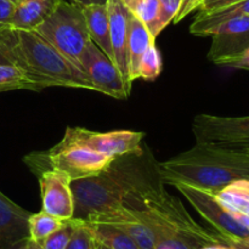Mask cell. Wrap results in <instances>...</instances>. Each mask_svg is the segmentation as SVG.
<instances>
[{"label": "cell", "mask_w": 249, "mask_h": 249, "mask_svg": "<svg viewBox=\"0 0 249 249\" xmlns=\"http://www.w3.org/2000/svg\"><path fill=\"white\" fill-rule=\"evenodd\" d=\"M123 204L151 229L156 249H198L223 243L218 232L197 223L184 203L165 190L160 174L136 185Z\"/></svg>", "instance_id": "cell-1"}, {"label": "cell", "mask_w": 249, "mask_h": 249, "mask_svg": "<svg viewBox=\"0 0 249 249\" xmlns=\"http://www.w3.org/2000/svg\"><path fill=\"white\" fill-rule=\"evenodd\" d=\"M0 53L43 89L65 87L94 90L84 73L34 29L1 27Z\"/></svg>", "instance_id": "cell-2"}, {"label": "cell", "mask_w": 249, "mask_h": 249, "mask_svg": "<svg viewBox=\"0 0 249 249\" xmlns=\"http://www.w3.org/2000/svg\"><path fill=\"white\" fill-rule=\"evenodd\" d=\"M164 184L186 182L218 192L230 182L249 179V158L238 148L196 142L194 147L157 164Z\"/></svg>", "instance_id": "cell-3"}, {"label": "cell", "mask_w": 249, "mask_h": 249, "mask_svg": "<svg viewBox=\"0 0 249 249\" xmlns=\"http://www.w3.org/2000/svg\"><path fill=\"white\" fill-rule=\"evenodd\" d=\"M142 157L143 151L117 157L99 174L72 180L73 218L85 221L90 216L123 206L128 192L153 175L147 164L140 162Z\"/></svg>", "instance_id": "cell-4"}, {"label": "cell", "mask_w": 249, "mask_h": 249, "mask_svg": "<svg viewBox=\"0 0 249 249\" xmlns=\"http://www.w3.org/2000/svg\"><path fill=\"white\" fill-rule=\"evenodd\" d=\"M34 31L49 41L66 60L80 68V61L91 41L82 5L61 0L55 11Z\"/></svg>", "instance_id": "cell-5"}, {"label": "cell", "mask_w": 249, "mask_h": 249, "mask_svg": "<svg viewBox=\"0 0 249 249\" xmlns=\"http://www.w3.org/2000/svg\"><path fill=\"white\" fill-rule=\"evenodd\" d=\"M116 160L88 147L78 145L53 146L48 152L32 153L24 158L32 172L38 174L45 169H57L70 175L72 180L96 175L108 168Z\"/></svg>", "instance_id": "cell-6"}, {"label": "cell", "mask_w": 249, "mask_h": 249, "mask_svg": "<svg viewBox=\"0 0 249 249\" xmlns=\"http://www.w3.org/2000/svg\"><path fill=\"white\" fill-rule=\"evenodd\" d=\"M195 211L212 226L221 237L249 240V228L241 224L216 198L215 194L186 182H172Z\"/></svg>", "instance_id": "cell-7"}, {"label": "cell", "mask_w": 249, "mask_h": 249, "mask_svg": "<svg viewBox=\"0 0 249 249\" xmlns=\"http://www.w3.org/2000/svg\"><path fill=\"white\" fill-rule=\"evenodd\" d=\"M145 134L131 130H114L99 133L85 128H67L61 145H78L109 156L122 157L130 153L142 152Z\"/></svg>", "instance_id": "cell-8"}, {"label": "cell", "mask_w": 249, "mask_h": 249, "mask_svg": "<svg viewBox=\"0 0 249 249\" xmlns=\"http://www.w3.org/2000/svg\"><path fill=\"white\" fill-rule=\"evenodd\" d=\"M80 68L94 91L114 99H126L130 95L113 61L94 41H90L83 53Z\"/></svg>", "instance_id": "cell-9"}, {"label": "cell", "mask_w": 249, "mask_h": 249, "mask_svg": "<svg viewBox=\"0 0 249 249\" xmlns=\"http://www.w3.org/2000/svg\"><path fill=\"white\" fill-rule=\"evenodd\" d=\"M196 142L236 146L249 140V116L220 117L198 114L192 121Z\"/></svg>", "instance_id": "cell-10"}, {"label": "cell", "mask_w": 249, "mask_h": 249, "mask_svg": "<svg viewBox=\"0 0 249 249\" xmlns=\"http://www.w3.org/2000/svg\"><path fill=\"white\" fill-rule=\"evenodd\" d=\"M41 211L61 220H70L74 213V201L70 175L57 169H45L38 174Z\"/></svg>", "instance_id": "cell-11"}, {"label": "cell", "mask_w": 249, "mask_h": 249, "mask_svg": "<svg viewBox=\"0 0 249 249\" xmlns=\"http://www.w3.org/2000/svg\"><path fill=\"white\" fill-rule=\"evenodd\" d=\"M208 57L219 66L226 63L249 48V15L229 19L212 31Z\"/></svg>", "instance_id": "cell-12"}, {"label": "cell", "mask_w": 249, "mask_h": 249, "mask_svg": "<svg viewBox=\"0 0 249 249\" xmlns=\"http://www.w3.org/2000/svg\"><path fill=\"white\" fill-rule=\"evenodd\" d=\"M108 11L109 32H111V44L113 50V62L118 68L122 78L124 79L126 88L131 91L130 73H129V56H128V36H129V18L131 11L121 0H107Z\"/></svg>", "instance_id": "cell-13"}, {"label": "cell", "mask_w": 249, "mask_h": 249, "mask_svg": "<svg viewBox=\"0 0 249 249\" xmlns=\"http://www.w3.org/2000/svg\"><path fill=\"white\" fill-rule=\"evenodd\" d=\"M85 221L113 225L130 236L140 249H156V238L151 229L124 204L118 208L106 212V213L90 216Z\"/></svg>", "instance_id": "cell-14"}, {"label": "cell", "mask_w": 249, "mask_h": 249, "mask_svg": "<svg viewBox=\"0 0 249 249\" xmlns=\"http://www.w3.org/2000/svg\"><path fill=\"white\" fill-rule=\"evenodd\" d=\"M29 215L0 191V249H10L29 237Z\"/></svg>", "instance_id": "cell-15"}, {"label": "cell", "mask_w": 249, "mask_h": 249, "mask_svg": "<svg viewBox=\"0 0 249 249\" xmlns=\"http://www.w3.org/2000/svg\"><path fill=\"white\" fill-rule=\"evenodd\" d=\"M61 0H17L9 27L36 29L57 7Z\"/></svg>", "instance_id": "cell-16"}, {"label": "cell", "mask_w": 249, "mask_h": 249, "mask_svg": "<svg viewBox=\"0 0 249 249\" xmlns=\"http://www.w3.org/2000/svg\"><path fill=\"white\" fill-rule=\"evenodd\" d=\"M82 10L85 21H87L88 31H89L91 41H94L113 61V50H112L111 44V32H109L107 6L100 4H87L82 5Z\"/></svg>", "instance_id": "cell-17"}, {"label": "cell", "mask_w": 249, "mask_h": 249, "mask_svg": "<svg viewBox=\"0 0 249 249\" xmlns=\"http://www.w3.org/2000/svg\"><path fill=\"white\" fill-rule=\"evenodd\" d=\"M247 15H249V0H242L240 2L214 10V11L198 12L196 18L190 26V32L194 36H209L212 31L219 24L224 23L229 19L247 16Z\"/></svg>", "instance_id": "cell-18"}, {"label": "cell", "mask_w": 249, "mask_h": 249, "mask_svg": "<svg viewBox=\"0 0 249 249\" xmlns=\"http://www.w3.org/2000/svg\"><path fill=\"white\" fill-rule=\"evenodd\" d=\"M156 39L151 36L147 27L135 16L130 14L129 18V36H128V56H129V73L131 82L139 79V65L141 58L147 51L148 46L153 44Z\"/></svg>", "instance_id": "cell-19"}, {"label": "cell", "mask_w": 249, "mask_h": 249, "mask_svg": "<svg viewBox=\"0 0 249 249\" xmlns=\"http://www.w3.org/2000/svg\"><path fill=\"white\" fill-rule=\"evenodd\" d=\"M214 194L228 211L249 218V179L235 180Z\"/></svg>", "instance_id": "cell-20"}, {"label": "cell", "mask_w": 249, "mask_h": 249, "mask_svg": "<svg viewBox=\"0 0 249 249\" xmlns=\"http://www.w3.org/2000/svg\"><path fill=\"white\" fill-rule=\"evenodd\" d=\"M87 225L91 230L95 241L109 249H140L130 236L116 226L105 223H87Z\"/></svg>", "instance_id": "cell-21"}, {"label": "cell", "mask_w": 249, "mask_h": 249, "mask_svg": "<svg viewBox=\"0 0 249 249\" xmlns=\"http://www.w3.org/2000/svg\"><path fill=\"white\" fill-rule=\"evenodd\" d=\"M11 90L40 91L43 88L29 78L21 68L12 65H0V92Z\"/></svg>", "instance_id": "cell-22"}, {"label": "cell", "mask_w": 249, "mask_h": 249, "mask_svg": "<svg viewBox=\"0 0 249 249\" xmlns=\"http://www.w3.org/2000/svg\"><path fill=\"white\" fill-rule=\"evenodd\" d=\"M66 220L55 218L46 212L41 211L36 214H31L28 219L29 238L40 242L65 224Z\"/></svg>", "instance_id": "cell-23"}, {"label": "cell", "mask_w": 249, "mask_h": 249, "mask_svg": "<svg viewBox=\"0 0 249 249\" xmlns=\"http://www.w3.org/2000/svg\"><path fill=\"white\" fill-rule=\"evenodd\" d=\"M128 9L147 27L153 39L157 38L156 24H157L158 14H160V1L158 0H131Z\"/></svg>", "instance_id": "cell-24"}, {"label": "cell", "mask_w": 249, "mask_h": 249, "mask_svg": "<svg viewBox=\"0 0 249 249\" xmlns=\"http://www.w3.org/2000/svg\"><path fill=\"white\" fill-rule=\"evenodd\" d=\"M162 56H160V50L155 43L151 44L139 65V78L145 80L157 79L162 72Z\"/></svg>", "instance_id": "cell-25"}, {"label": "cell", "mask_w": 249, "mask_h": 249, "mask_svg": "<svg viewBox=\"0 0 249 249\" xmlns=\"http://www.w3.org/2000/svg\"><path fill=\"white\" fill-rule=\"evenodd\" d=\"M77 221V219L74 218L66 220L65 224L60 229H57L55 232H53L48 237L44 238L43 241L38 242L41 249H65L73 231H74Z\"/></svg>", "instance_id": "cell-26"}, {"label": "cell", "mask_w": 249, "mask_h": 249, "mask_svg": "<svg viewBox=\"0 0 249 249\" xmlns=\"http://www.w3.org/2000/svg\"><path fill=\"white\" fill-rule=\"evenodd\" d=\"M65 249H95V238L85 221H77L74 231Z\"/></svg>", "instance_id": "cell-27"}, {"label": "cell", "mask_w": 249, "mask_h": 249, "mask_svg": "<svg viewBox=\"0 0 249 249\" xmlns=\"http://www.w3.org/2000/svg\"><path fill=\"white\" fill-rule=\"evenodd\" d=\"M160 1V14H158L157 24H156V36L168 26L185 4V0H158Z\"/></svg>", "instance_id": "cell-28"}, {"label": "cell", "mask_w": 249, "mask_h": 249, "mask_svg": "<svg viewBox=\"0 0 249 249\" xmlns=\"http://www.w3.org/2000/svg\"><path fill=\"white\" fill-rule=\"evenodd\" d=\"M240 1L242 0H199L195 10H198L199 12H209Z\"/></svg>", "instance_id": "cell-29"}, {"label": "cell", "mask_w": 249, "mask_h": 249, "mask_svg": "<svg viewBox=\"0 0 249 249\" xmlns=\"http://www.w3.org/2000/svg\"><path fill=\"white\" fill-rule=\"evenodd\" d=\"M15 6H16V1L14 0H0V28L10 23Z\"/></svg>", "instance_id": "cell-30"}, {"label": "cell", "mask_w": 249, "mask_h": 249, "mask_svg": "<svg viewBox=\"0 0 249 249\" xmlns=\"http://www.w3.org/2000/svg\"><path fill=\"white\" fill-rule=\"evenodd\" d=\"M225 66L233 68H241V70H249V48L246 49L243 53L229 61Z\"/></svg>", "instance_id": "cell-31"}, {"label": "cell", "mask_w": 249, "mask_h": 249, "mask_svg": "<svg viewBox=\"0 0 249 249\" xmlns=\"http://www.w3.org/2000/svg\"><path fill=\"white\" fill-rule=\"evenodd\" d=\"M220 238L221 242L224 245H228L231 249H249V240H233V238H226L221 236Z\"/></svg>", "instance_id": "cell-32"}, {"label": "cell", "mask_w": 249, "mask_h": 249, "mask_svg": "<svg viewBox=\"0 0 249 249\" xmlns=\"http://www.w3.org/2000/svg\"><path fill=\"white\" fill-rule=\"evenodd\" d=\"M197 0H189V1L186 2V4L182 5V7L180 9L179 14L177 15V17L174 18V22H179L181 21L182 18H185V17L187 16V15H190L192 12V7H194L195 2H196Z\"/></svg>", "instance_id": "cell-33"}, {"label": "cell", "mask_w": 249, "mask_h": 249, "mask_svg": "<svg viewBox=\"0 0 249 249\" xmlns=\"http://www.w3.org/2000/svg\"><path fill=\"white\" fill-rule=\"evenodd\" d=\"M10 249H41V247L38 242L28 237L26 240L21 241V242L16 243L15 246H12Z\"/></svg>", "instance_id": "cell-34"}, {"label": "cell", "mask_w": 249, "mask_h": 249, "mask_svg": "<svg viewBox=\"0 0 249 249\" xmlns=\"http://www.w3.org/2000/svg\"><path fill=\"white\" fill-rule=\"evenodd\" d=\"M198 249H231L228 245H224V243H212V245H206L203 247Z\"/></svg>", "instance_id": "cell-35"}, {"label": "cell", "mask_w": 249, "mask_h": 249, "mask_svg": "<svg viewBox=\"0 0 249 249\" xmlns=\"http://www.w3.org/2000/svg\"><path fill=\"white\" fill-rule=\"evenodd\" d=\"M71 2H74V4H79V5H87L90 4V0H68Z\"/></svg>", "instance_id": "cell-36"}, {"label": "cell", "mask_w": 249, "mask_h": 249, "mask_svg": "<svg viewBox=\"0 0 249 249\" xmlns=\"http://www.w3.org/2000/svg\"><path fill=\"white\" fill-rule=\"evenodd\" d=\"M0 65H11V63L7 61V58L5 57L1 53H0Z\"/></svg>", "instance_id": "cell-37"}, {"label": "cell", "mask_w": 249, "mask_h": 249, "mask_svg": "<svg viewBox=\"0 0 249 249\" xmlns=\"http://www.w3.org/2000/svg\"><path fill=\"white\" fill-rule=\"evenodd\" d=\"M229 147H249V140L245 141V142H242V143H238V145H236V146H229Z\"/></svg>", "instance_id": "cell-38"}, {"label": "cell", "mask_w": 249, "mask_h": 249, "mask_svg": "<svg viewBox=\"0 0 249 249\" xmlns=\"http://www.w3.org/2000/svg\"><path fill=\"white\" fill-rule=\"evenodd\" d=\"M95 249H109L108 247H106L105 245H102V243L97 242V241H95Z\"/></svg>", "instance_id": "cell-39"}, {"label": "cell", "mask_w": 249, "mask_h": 249, "mask_svg": "<svg viewBox=\"0 0 249 249\" xmlns=\"http://www.w3.org/2000/svg\"><path fill=\"white\" fill-rule=\"evenodd\" d=\"M235 148H238V150L242 151L243 155H245L246 157L249 158V147H235Z\"/></svg>", "instance_id": "cell-40"}, {"label": "cell", "mask_w": 249, "mask_h": 249, "mask_svg": "<svg viewBox=\"0 0 249 249\" xmlns=\"http://www.w3.org/2000/svg\"><path fill=\"white\" fill-rule=\"evenodd\" d=\"M107 0H90V4H100V5H106Z\"/></svg>", "instance_id": "cell-41"}, {"label": "cell", "mask_w": 249, "mask_h": 249, "mask_svg": "<svg viewBox=\"0 0 249 249\" xmlns=\"http://www.w3.org/2000/svg\"><path fill=\"white\" fill-rule=\"evenodd\" d=\"M122 2H123L124 5H126V6H129V4H130V1L131 0H121Z\"/></svg>", "instance_id": "cell-42"}, {"label": "cell", "mask_w": 249, "mask_h": 249, "mask_svg": "<svg viewBox=\"0 0 249 249\" xmlns=\"http://www.w3.org/2000/svg\"><path fill=\"white\" fill-rule=\"evenodd\" d=\"M198 1H199V0H197V1H196V2H195L194 7H192V11H195V7H196V5H197V4H198Z\"/></svg>", "instance_id": "cell-43"}, {"label": "cell", "mask_w": 249, "mask_h": 249, "mask_svg": "<svg viewBox=\"0 0 249 249\" xmlns=\"http://www.w3.org/2000/svg\"><path fill=\"white\" fill-rule=\"evenodd\" d=\"M187 1H189V0H185V4H186V2H187Z\"/></svg>", "instance_id": "cell-44"}, {"label": "cell", "mask_w": 249, "mask_h": 249, "mask_svg": "<svg viewBox=\"0 0 249 249\" xmlns=\"http://www.w3.org/2000/svg\"><path fill=\"white\" fill-rule=\"evenodd\" d=\"M14 1H17V0H14Z\"/></svg>", "instance_id": "cell-45"}]
</instances>
